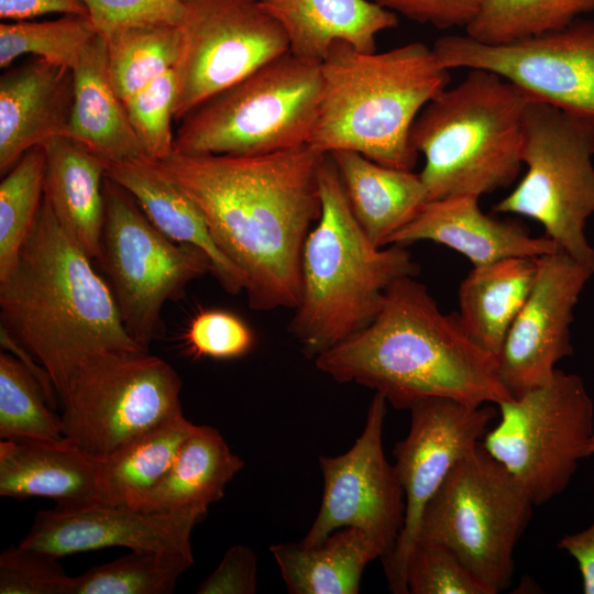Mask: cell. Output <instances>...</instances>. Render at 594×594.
<instances>
[{"instance_id":"cell-1","label":"cell","mask_w":594,"mask_h":594,"mask_svg":"<svg viewBox=\"0 0 594 594\" xmlns=\"http://www.w3.org/2000/svg\"><path fill=\"white\" fill-rule=\"evenodd\" d=\"M309 145L256 155L174 152L154 161L199 208L220 251L242 272L249 307L295 309L301 254L321 213L319 167Z\"/></svg>"},{"instance_id":"cell-2","label":"cell","mask_w":594,"mask_h":594,"mask_svg":"<svg viewBox=\"0 0 594 594\" xmlns=\"http://www.w3.org/2000/svg\"><path fill=\"white\" fill-rule=\"evenodd\" d=\"M314 360L334 381L371 388L397 409L437 397L473 406L513 398L497 358L472 341L458 314H443L415 276L393 283L369 326Z\"/></svg>"},{"instance_id":"cell-3","label":"cell","mask_w":594,"mask_h":594,"mask_svg":"<svg viewBox=\"0 0 594 594\" xmlns=\"http://www.w3.org/2000/svg\"><path fill=\"white\" fill-rule=\"evenodd\" d=\"M43 202L0 279V326L48 372L62 402L78 369L110 351H145L127 332L107 280Z\"/></svg>"},{"instance_id":"cell-4","label":"cell","mask_w":594,"mask_h":594,"mask_svg":"<svg viewBox=\"0 0 594 594\" xmlns=\"http://www.w3.org/2000/svg\"><path fill=\"white\" fill-rule=\"evenodd\" d=\"M320 69V105L308 145L321 154L352 151L413 170L418 156L410 143L413 124L450 82L433 48L411 42L363 52L336 42Z\"/></svg>"},{"instance_id":"cell-5","label":"cell","mask_w":594,"mask_h":594,"mask_svg":"<svg viewBox=\"0 0 594 594\" xmlns=\"http://www.w3.org/2000/svg\"><path fill=\"white\" fill-rule=\"evenodd\" d=\"M319 188L321 213L304 244L300 300L288 326L314 359L369 326L389 286L419 273L406 246L370 241L329 154L319 167Z\"/></svg>"},{"instance_id":"cell-6","label":"cell","mask_w":594,"mask_h":594,"mask_svg":"<svg viewBox=\"0 0 594 594\" xmlns=\"http://www.w3.org/2000/svg\"><path fill=\"white\" fill-rule=\"evenodd\" d=\"M530 96L485 69H471L416 118L410 143L425 157L428 201L480 198L508 187L522 165L524 114Z\"/></svg>"},{"instance_id":"cell-7","label":"cell","mask_w":594,"mask_h":594,"mask_svg":"<svg viewBox=\"0 0 594 594\" xmlns=\"http://www.w3.org/2000/svg\"><path fill=\"white\" fill-rule=\"evenodd\" d=\"M321 84L320 63L288 52L188 113L174 152L256 155L308 145Z\"/></svg>"},{"instance_id":"cell-8","label":"cell","mask_w":594,"mask_h":594,"mask_svg":"<svg viewBox=\"0 0 594 594\" xmlns=\"http://www.w3.org/2000/svg\"><path fill=\"white\" fill-rule=\"evenodd\" d=\"M594 127L535 98L524 114L522 164L527 172L493 207L539 222L544 237L594 273V248L585 237L594 213Z\"/></svg>"},{"instance_id":"cell-9","label":"cell","mask_w":594,"mask_h":594,"mask_svg":"<svg viewBox=\"0 0 594 594\" xmlns=\"http://www.w3.org/2000/svg\"><path fill=\"white\" fill-rule=\"evenodd\" d=\"M532 506L521 484L480 442L427 504L416 541L448 548L496 594L510 584L514 550Z\"/></svg>"},{"instance_id":"cell-10","label":"cell","mask_w":594,"mask_h":594,"mask_svg":"<svg viewBox=\"0 0 594 594\" xmlns=\"http://www.w3.org/2000/svg\"><path fill=\"white\" fill-rule=\"evenodd\" d=\"M105 223L97 261L129 336L145 351L162 336L164 305L211 273L207 254L164 235L134 198L106 177Z\"/></svg>"},{"instance_id":"cell-11","label":"cell","mask_w":594,"mask_h":594,"mask_svg":"<svg viewBox=\"0 0 594 594\" xmlns=\"http://www.w3.org/2000/svg\"><path fill=\"white\" fill-rule=\"evenodd\" d=\"M182 380L147 351H110L89 358L62 399L67 442L102 461L132 438L183 414Z\"/></svg>"},{"instance_id":"cell-12","label":"cell","mask_w":594,"mask_h":594,"mask_svg":"<svg viewBox=\"0 0 594 594\" xmlns=\"http://www.w3.org/2000/svg\"><path fill=\"white\" fill-rule=\"evenodd\" d=\"M499 420L481 443L526 490L534 505L570 484L594 428V404L583 380L556 370L541 386L497 405Z\"/></svg>"},{"instance_id":"cell-13","label":"cell","mask_w":594,"mask_h":594,"mask_svg":"<svg viewBox=\"0 0 594 594\" xmlns=\"http://www.w3.org/2000/svg\"><path fill=\"white\" fill-rule=\"evenodd\" d=\"M178 28L175 120L289 52L260 0H194Z\"/></svg>"},{"instance_id":"cell-14","label":"cell","mask_w":594,"mask_h":594,"mask_svg":"<svg viewBox=\"0 0 594 594\" xmlns=\"http://www.w3.org/2000/svg\"><path fill=\"white\" fill-rule=\"evenodd\" d=\"M447 69L496 73L525 94L594 127V21L578 19L560 30L507 44L444 35L432 46Z\"/></svg>"},{"instance_id":"cell-15","label":"cell","mask_w":594,"mask_h":594,"mask_svg":"<svg viewBox=\"0 0 594 594\" xmlns=\"http://www.w3.org/2000/svg\"><path fill=\"white\" fill-rule=\"evenodd\" d=\"M407 436L394 449L405 495V517L393 551L382 560L389 590L408 594L406 565L424 510L454 465L483 439L496 410L448 398H428L410 409Z\"/></svg>"},{"instance_id":"cell-16","label":"cell","mask_w":594,"mask_h":594,"mask_svg":"<svg viewBox=\"0 0 594 594\" xmlns=\"http://www.w3.org/2000/svg\"><path fill=\"white\" fill-rule=\"evenodd\" d=\"M386 404L375 393L354 444L343 454L319 457L322 498L304 546H318L336 530L355 527L380 544L381 560L393 551L404 525L405 495L383 450Z\"/></svg>"},{"instance_id":"cell-17","label":"cell","mask_w":594,"mask_h":594,"mask_svg":"<svg viewBox=\"0 0 594 594\" xmlns=\"http://www.w3.org/2000/svg\"><path fill=\"white\" fill-rule=\"evenodd\" d=\"M593 274L562 251L537 258L531 290L497 355L499 380L513 397L547 383L572 355L573 311Z\"/></svg>"},{"instance_id":"cell-18","label":"cell","mask_w":594,"mask_h":594,"mask_svg":"<svg viewBox=\"0 0 594 594\" xmlns=\"http://www.w3.org/2000/svg\"><path fill=\"white\" fill-rule=\"evenodd\" d=\"M206 516L200 509L145 512L98 502L57 504L36 514L20 544L58 559L112 547L194 558L191 532Z\"/></svg>"},{"instance_id":"cell-19","label":"cell","mask_w":594,"mask_h":594,"mask_svg":"<svg viewBox=\"0 0 594 594\" xmlns=\"http://www.w3.org/2000/svg\"><path fill=\"white\" fill-rule=\"evenodd\" d=\"M73 100V72L43 58L33 57L1 75V175L30 150L66 135Z\"/></svg>"},{"instance_id":"cell-20","label":"cell","mask_w":594,"mask_h":594,"mask_svg":"<svg viewBox=\"0 0 594 594\" xmlns=\"http://www.w3.org/2000/svg\"><path fill=\"white\" fill-rule=\"evenodd\" d=\"M432 241L464 255L473 267L512 257L538 258L560 251L547 237H532L521 224L484 213L469 195L427 201L388 245Z\"/></svg>"},{"instance_id":"cell-21","label":"cell","mask_w":594,"mask_h":594,"mask_svg":"<svg viewBox=\"0 0 594 594\" xmlns=\"http://www.w3.org/2000/svg\"><path fill=\"white\" fill-rule=\"evenodd\" d=\"M106 177L125 189L164 235L204 251L211 262V274L226 292L244 290V275L220 251L197 205L153 160L141 157L108 163Z\"/></svg>"},{"instance_id":"cell-22","label":"cell","mask_w":594,"mask_h":594,"mask_svg":"<svg viewBox=\"0 0 594 594\" xmlns=\"http://www.w3.org/2000/svg\"><path fill=\"white\" fill-rule=\"evenodd\" d=\"M44 200L68 238L90 258L100 254L108 162L68 136L44 145Z\"/></svg>"},{"instance_id":"cell-23","label":"cell","mask_w":594,"mask_h":594,"mask_svg":"<svg viewBox=\"0 0 594 594\" xmlns=\"http://www.w3.org/2000/svg\"><path fill=\"white\" fill-rule=\"evenodd\" d=\"M284 30L289 52L321 63L331 45L345 42L376 51V38L397 25V14L372 0H260Z\"/></svg>"},{"instance_id":"cell-24","label":"cell","mask_w":594,"mask_h":594,"mask_svg":"<svg viewBox=\"0 0 594 594\" xmlns=\"http://www.w3.org/2000/svg\"><path fill=\"white\" fill-rule=\"evenodd\" d=\"M100 461L70 444L0 440V495L50 497L57 504L97 502Z\"/></svg>"},{"instance_id":"cell-25","label":"cell","mask_w":594,"mask_h":594,"mask_svg":"<svg viewBox=\"0 0 594 594\" xmlns=\"http://www.w3.org/2000/svg\"><path fill=\"white\" fill-rule=\"evenodd\" d=\"M72 72L74 100L65 136L108 163L146 157L109 78L102 36L87 46Z\"/></svg>"},{"instance_id":"cell-26","label":"cell","mask_w":594,"mask_h":594,"mask_svg":"<svg viewBox=\"0 0 594 594\" xmlns=\"http://www.w3.org/2000/svg\"><path fill=\"white\" fill-rule=\"evenodd\" d=\"M329 155L354 218L376 246H387L428 201L420 174L384 166L352 151Z\"/></svg>"},{"instance_id":"cell-27","label":"cell","mask_w":594,"mask_h":594,"mask_svg":"<svg viewBox=\"0 0 594 594\" xmlns=\"http://www.w3.org/2000/svg\"><path fill=\"white\" fill-rule=\"evenodd\" d=\"M244 468L220 432L198 426L166 474L128 506L145 512L200 509L224 496L227 484Z\"/></svg>"},{"instance_id":"cell-28","label":"cell","mask_w":594,"mask_h":594,"mask_svg":"<svg viewBox=\"0 0 594 594\" xmlns=\"http://www.w3.org/2000/svg\"><path fill=\"white\" fill-rule=\"evenodd\" d=\"M292 594H358L365 566L383 549L363 530L344 527L314 547L277 543L270 547Z\"/></svg>"},{"instance_id":"cell-29","label":"cell","mask_w":594,"mask_h":594,"mask_svg":"<svg viewBox=\"0 0 594 594\" xmlns=\"http://www.w3.org/2000/svg\"><path fill=\"white\" fill-rule=\"evenodd\" d=\"M537 273V258L512 257L473 267L458 290L461 324L496 358Z\"/></svg>"},{"instance_id":"cell-30","label":"cell","mask_w":594,"mask_h":594,"mask_svg":"<svg viewBox=\"0 0 594 594\" xmlns=\"http://www.w3.org/2000/svg\"><path fill=\"white\" fill-rule=\"evenodd\" d=\"M197 428L182 414L119 447L100 461L97 502L128 506L166 474Z\"/></svg>"},{"instance_id":"cell-31","label":"cell","mask_w":594,"mask_h":594,"mask_svg":"<svg viewBox=\"0 0 594 594\" xmlns=\"http://www.w3.org/2000/svg\"><path fill=\"white\" fill-rule=\"evenodd\" d=\"M105 41L109 78L123 103L174 69L180 52L179 28L173 25L127 28Z\"/></svg>"},{"instance_id":"cell-32","label":"cell","mask_w":594,"mask_h":594,"mask_svg":"<svg viewBox=\"0 0 594 594\" xmlns=\"http://www.w3.org/2000/svg\"><path fill=\"white\" fill-rule=\"evenodd\" d=\"M594 11V0H486L466 35L485 44H507L560 30Z\"/></svg>"},{"instance_id":"cell-33","label":"cell","mask_w":594,"mask_h":594,"mask_svg":"<svg viewBox=\"0 0 594 594\" xmlns=\"http://www.w3.org/2000/svg\"><path fill=\"white\" fill-rule=\"evenodd\" d=\"M193 563L182 553L131 550L73 578L69 594H170Z\"/></svg>"},{"instance_id":"cell-34","label":"cell","mask_w":594,"mask_h":594,"mask_svg":"<svg viewBox=\"0 0 594 594\" xmlns=\"http://www.w3.org/2000/svg\"><path fill=\"white\" fill-rule=\"evenodd\" d=\"M35 377L7 351L0 353V439L64 440L61 418L51 410Z\"/></svg>"},{"instance_id":"cell-35","label":"cell","mask_w":594,"mask_h":594,"mask_svg":"<svg viewBox=\"0 0 594 594\" xmlns=\"http://www.w3.org/2000/svg\"><path fill=\"white\" fill-rule=\"evenodd\" d=\"M88 16L66 14L50 21L0 24V67L30 54L73 70L84 51L98 36Z\"/></svg>"},{"instance_id":"cell-36","label":"cell","mask_w":594,"mask_h":594,"mask_svg":"<svg viewBox=\"0 0 594 594\" xmlns=\"http://www.w3.org/2000/svg\"><path fill=\"white\" fill-rule=\"evenodd\" d=\"M45 150L36 146L0 183V279L14 266L44 198Z\"/></svg>"},{"instance_id":"cell-37","label":"cell","mask_w":594,"mask_h":594,"mask_svg":"<svg viewBox=\"0 0 594 594\" xmlns=\"http://www.w3.org/2000/svg\"><path fill=\"white\" fill-rule=\"evenodd\" d=\"M175 68L154 80L125 103L133 131L147 158L161 161L174 153L176 100Z\"/></svg>"},{"instance_id":"cell-38","label":"cell","mask_w":594,"mask_h":594,"mask_svg":"<svg viewBox=\"0 0 594 594\" xmlns=\"http://www.w3.org/2000/svg\"><path fill=\"white\" fill-rule=\"evenodd\" d=\"M410 594H494L448 548L416 541L406 565Z\"/></svg>"},{"instance_id":"cell-39","label":"cell","mask_w":594,"mask_h":594,"mask_svg":"<svg viewBox=\"0 0 594 594\" xmlns=\"http://www.w3.org/2000/svg\"><path fill=\"white\" fill-rule=\"evenodd\" d=\"M72 579L43 551L19 544L0 554V594H69Z\"/></svg>"},{"instance_id":"cell-40","label":"cell","mask_w":594,"mask_h":594,"mask_svg":"<svg viewBox=\"0 0 594 594\" xmlns=\"http://www.w3.org/2000/svg\"><path fill=\"white\" fill-rule=\"evenodd\" d=\"M105 40L133 26H179L194 0H79Z\"/></svg>"},{"instance_id":"cell-41","label":"cell","mask_w":594,"mask_h":594,"mask_svg":"<svg viewBox=\"0 0 594 594\" xmlns=\"http://www.w3.org/2000/svg\"><path fill=\"white\" fill-rule=\"evenodd\" d=\"M186 344L197 358L218 360L245 355L254 345V334L238 316L224 310H206L190 322Z\"/></svg>"},{"instance_id":"cell-42","label":"cell","mask_w":594,"mask_h":594,"mask_svg":"<svg viewBox=\"0 0 594 594\" xmlns=\"http://www.w3.org/2000/svg\"><path fill=\"white\" fill-rule=\"evenodd\" d=\"M411 21L438 29L464 28L474 20L486 0H372Z\"/></svg>"},{"instance_id":"cell-43","label":"cell","mask_w":594,"mask_h":594,"mask_svg":"<svg viewBox=\"0 0 594 594\" xmlns=\"http://www.w3.org/2000/svg\"><path fill=\"white\" fill-rule=\"evenodd\" d=\"M254 551L243 544L230 547L213 572L198 586L197 594H254L257 584Z\"/></svg>"},{"instance_id":"cell-44","label":"cell","mask_w":594,"mask_h":594,"mask_svg":"<svg viewBox=\"0 0 594 594\" xmlns=\"http://www.w3.org/2000/svg\"><path fill=\"white\" fill-rule=\"evenodd\" d=\"M47 13L89 18L85 4L79 0H0L2 20L25 21Z\"/></svg>"},{"instance_id":"cell-45","label":"cell","mask_w":594,"mask_h":594,"mask_svg":"<svg viewBox=\"0 0 594 594\" xmlns=\"http://www.w3.org/2000/svg\"><path fill=\"white\" fill-rule=\"evenodd\" d=\"M558 547L578 562L584 594H594V521L585 529L563 536Z\"/></svg>"},{"instance_id":"cell-46","label":"cell","mask_w":594,"mask_h":594,"mask_svg":"<svg viewBox=\"0 0 594 594\" xmlns=\"http://www.w3.org/2000/svg\"><path fill=\"white\" fill-rule=\"evenodd\" d=\"M0 345L3 351L15 356L22 365L35 377L43 388L47 402L52 408L56 403V391L52 378L43 365L37 364L36 358L23 346L8 330L0 326Z\"/></svg>"},{"instance_id":"cell-47","label":"cell","mask_w":594,"mask_h":594,"mask_svg":"<svg viewBox=\"0 0 594 594\" xmlns=\"http://www.w3.org/2000/svg\"><path fill=\"white\" fill-rule=\"evenodd\" d=\"M592 455H594V428H593V433L586 449V457L590 458Z\"/></svg>"}]
</instances>
